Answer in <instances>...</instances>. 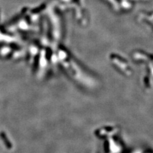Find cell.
<instances>
[{"instance_id":"obj_1","label":"cell","mask_w":153,"mask_h":153,"mask_svg":"<svg viewBox=\"0 0 153 153\" xmlns=\"http://www.w3.org/2000/svg\"><path fill=\"white\" fill-rule=\"evenodd\" d=\"M1 136H2V139L4 140V142L6 143V146H7L8 148H10V143L8 142V140H7V138H6V135H4V133H3V132H2V133H1Z\"/></svg>"}]
</instances>
